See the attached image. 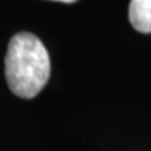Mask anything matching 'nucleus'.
Wrapping results in <instances>:
<instances>
[{
	"instance_id": "nucleus-2",
	"label": "nucleus",
	"mask_w": 151,
	"mask_h": 151,
	"mask_svg": "<svg viewBox=\"0 0 151 151\" xmlns=\"http://www.w3.org/2000/svg\"><path fill=\"white\" fill-rule=\"evenodd\" d=\"M129 20L139 32L151 34V0H132Z\"/></svg>"
},
{
	"instance_id": "nucleus-1",
	"label": "nucleus",
	"mask_w": 151,
	"mask_h": 151,
	"mask_svg": "<svg viewBox=\"0 0 151 151\" xmlns=\"http://www.w3.org/2000/svg\"><path fill=\"white\" fill-rule=\"evenodd\" d=\"M50 59L42 41L31 32H18L10 39L6 55V80L20 98H34L46 86Z\"/></svg>"
},
{
	"instance_id": "nucleus-3",
	"label": "nucleus",
	"mask_w": 151,
	"mask_h": 151,
	"mask_svg": "<svg viewBox=\"0 0 151 151\" xmlns=\"http://www.w3.org/2000/svg\"><path fill=\"white\" fill-rule=\"evenodd\" d=\"M53 1H62V3H74L77 0H53Z\"/></svg>"
}]
</instances>
